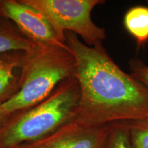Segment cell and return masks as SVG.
<instances>
[{
  "mask_svg": "<svg viewBox=\"0 0 148 148\" xmlns=\"http://www.w3.org/2000/svg\"><path fill=\"white\" fill-rule=\"evenodd\" d=\"M65 42L79 86L77 121L102 126L148 118V89L114 62L102 43L88 46L70 32Z\"/></svg>",
  "mask_w": 148,
  "mask_h": 148,
  "instance_id": "1",
  "label": "cell"
},
{
  "mask_svg": "<svg viewBox=\"0 0 148 148\" xmlns=\"http://www.w3.org/2000/svg\"><path fill=\"white\" fill-rule=\"evenodd\" d=\"M79 101V84L73 76L40 103L1 119L0 148H16L51 134L75 118Z\"/></svg>",
  "mask_w": 148,
  "mask_h": 148,
  "instance_id": "2",
  "label": "cell"
},
{
  "mask_svg": "<svg viewBox=\"0 0 148 148\" xmlns=\"http://www.w3.org/2000/svg\"><path fill=\"white\" fill-rule=\"evenodd\" d=\"M75 58L68 46L38 45L26 53L19 90L0 104V119L44 100L59 84L75 76Z\"/></svg>",
  "mask_w": 148,
  "mask_h": 148,
  "instance_id": "3",
  "label": "cell"
},
{
  "mask_svg": "<svg viewBox=\"0 0 148 148\" xmlns=\"http://www.w3.org/2000/svg\"><path fill=\"white\" fill-rule=\"evenodd\" d=\"M40 11L49 22L58 39L65 42V32L80 36L88 46L102 43L106 29L97 26L91 18V12L103 0H23Z\"/></svg>",
  "mask_w": 148,
  "mask_h": 148,
  "instance_id": "4",
  "label": "cell"
},
{
  "mask_svg": "<svg viewBox=\"0 0 148 148\" xmlns=\"http://www.w3.org/2000/svg\"><path fill=\"white\" fill-rule=\"evenodd\" d=\"M0 16L13 22L24 36L36 45L67 47L60 41L45 16L23 0H0Z\"/></svg>",
  "mask_w": 148,
  "mask_h": 148,
  "instance_id": "5",
  "label": "cell"
},
{
  "mask_svg": "<svg viewBox=\"0 0 148 148\" xmlns=\"http://www.w3.org/2000/svg\"><path fill=\"white\" fill-rule=\"evenodd\" d=\"M109 125H86L74 118L45 137L16 148H104Z\"/></svg>",
  "mask_w": 148,
  "mask_h": 148,
  "instance_id": "6",
  "label": "cell"
},
{
  "mask_svg": "<svg viewBox=\"0 0 148 148\" xmlns=\"http://www.w3.org/2000/svg\"><path fill=\"white\" fill-rule=\"evenodd\" d=\"M27 52L18 51L0 53V104L19 90L21 67Z\"/></svg>",
  "mask_w": 148,
  "mask_h": 148,
  "instance_id": "7",
  "label": "cell"
},
{
  "mask_svg": "<svg viewBox=\"0 0 148 148\" xmlns=\"http://www.w3.org/2000/svg\"><path fill=\"white\" fill-rule=\"evenodd\" d=\"M38 45L24 36L13 22L0 16V53L12 51L29 53Z\"/></svg>",
  "mask_w": 148,
  "mask_h": 148,
  "instance_id": "8",
  "label": "cell"
},
{
  "mask_svg": "<svg viewBox=\"0 0 148 148\" xmlns=\"http://www.w3.org/2000/svg\"><path fill=\"white\" fill-rule=\"evenodd\" d=\"M123 25L138 46L145 44L148 41V6L136 5L127 10Z\"/></svg>",
  "mask_w": 148,
  "mask_h": 148,
  "instance_id": "9",
  "label": "cell"
},
{
  "mask_svg": "<svg viewBox=\"0 0 148 148\" xmlns=\"http://www.w3.org/2000/svg\"><path fill=\"white\" fill-rule=\"evenodd\" d=\"M104 148H132L128 129L125 122H116L109 125Z\"/></svg>",
  "mask_w": 148,
  "mask_h": 148,
  "instance_id": "10",
  "label": "cell"
},
{
  "mask_svg": "<svg viewBox=\"0 0 148 148\" xmlns=\"http://www.w3.org/2000/svg\"><path fill=\"white\" fill-rule=\"evenodd\" d=\"M124 122L132 148H148V118Z\"/></svg>",
  "mask_w": 148,
  "mask_h": 148,
  "instance_id": "11",
  "label": "cell"
},
{
  "mask_svg": "<svg viewBox=\"0 0 148 148\" xmlns=\"http://www.w3.org/2000/svg\"><path fill=\"white\" fill-rule=\"evenodd\" d=\"M130 75L148 89V65L138 58H131L129 61Z\"/></svg>",
  "mask_w": 148,
  "mask_h": 148,
  "instance_id": "12",
  "label": "cell"
},
{
  "mask_svg": "<svg viewBox=\"0 0 148 148\" xmlns=\"http://www.w3.org/2000/svg\"><path fill=\"white\" fill-rule=\"evenodd\" d=\"M0 121H1V119H0Z\"/></svg>",
  "mask_w": 148,
  "mask_h": 148,
  "instance_id": "13",
  "label": "cell"
},
{
  "mask_svg": "<svg viewBox=\"0 0 148 148\" xmlns=\"http://www.w3.org/2000/svg\"><path fill=\"white\" fill-rule=\"evenodd\" d=\"M147 3H148V1H147Z\"/></svg>",
  "mask_w": 148,
  "mask_h": 148,
  "instance_id": "14",
  "label": "cell"
}]
</instances>
